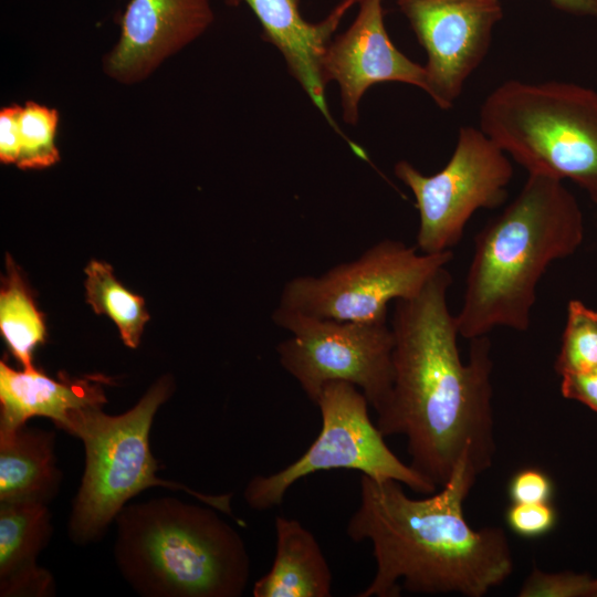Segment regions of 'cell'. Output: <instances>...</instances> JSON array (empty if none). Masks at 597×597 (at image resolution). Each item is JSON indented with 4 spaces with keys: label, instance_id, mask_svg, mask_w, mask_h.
<instances>
[{
    "label": "cell",
    "instance_id": "obj_29",
    "mask_svg": "<svg viewBox=\"0 0 597 597\" xmlns=\"http://www.w3.org/2000/svg\"><path fill=\"white\" fill-rule=\"evenodd\" d=\"M591 597H597V577H595L594 590Z\"/></svg>",
    "mask_w": 597,
    "mask_h": 597
},
{
    "label": "cell",
    "instance_id": "obj_3",
    "mask_svg": "<svg viewBox=\"0 0 597 597\" xmlns=\"http://www.w3.org/2000/svg\"><path fill=\"white\" fill-rule=\"evenodd\" d=\"M584 216L562 180L528 174L515 199L474 237L461 310L460 336L500 326L527 331L537 285L556 260L584 240Z\"/></svg>",
    "mask_w": 597,
    "mask_h": 597
},
{
    "label": "cell",
    "instance_id": "obj_1",
    "mask_svg": "<svg viewBox=\"0 0 597 597\" xmlns=\"http://www.w3.org/2000/svg\"><path fill=\"white\" fill-rule=\"evenodd\" d=\"M451 283L444 266L418 295L395 301L392 388L376 423L385 437L405 436L409 464L440 488L461 460L481 474L496 451L491 342L488 335L470 339L469 362H462L457 317L447 304Z\"/></svg>",
    "mask_w": 597,
    "mask_h": 597
},
{
    "label": "cell",
    "instance_id": "obj_17",
    "mask_svg": "<svg viewBox=\"0 0 597 597\" xmlns=\"http://www.w3.org/2000/svg\"><path fill=\"white\" fill-rule=\"evenodd\" d=\"M272 567L253 586L254 597H329L333 575L315 536L301 522L275 517Z\"/></svg>",
    "mask_w": 597,
    "mask_h": 597
},
{
    "label": "cell",
    "instance_id": "obj_19",
    "mask_svg": "<svg viewBox=\"0 0 597 597\" xmlns=\"http://www.w3.org/2000/svg\"><path fill=\"white\" fill-rule=\"evenodd\" d=\"M7 272L0 292V331L15 359L31 368L33 350L45 339L44 318L10 255Z\"/></svg>",
    "mask_w": 597,
    "mask_h": 597
},
{
    "label": "cell",
    "instance_id": "obj_15",
    "mask_svg": "<svg viewBox=\"0 0 597 597\" xmlns=\"http://www.w3.org/2000/svg\"><path fill=\"white\" fill-rule=\"evenodd\" d=\"M103 376L55 380L35 367L15 370L0 362V433L45 417L63 429L72 410L106 402Z\"/></svg>",
    "mask_w": 597,
    "mask_h": 597
},
{
    "label": "cell",
    "instance_id": "obj_22",
    "mask_svg": "<svg viewBox=\"0 0 597 597\" xmlns=\"http://www.w3.org/2000/svg\"><path fill=\"white\" fill-rule=\"evenodd\" d=\"M595 367H597V311L589 308L579 300H570L554 369L562 376Z\"/></svg>",
    "mask_w": 597,
    "mask_h": 597
},
{
    "label": "cell",
    "instance_id": "obj_26",
    "mask_svg": "<svg viewBox=\"0 0 597 597\" xmlns=\"http://www.w3.org/2000/svg\"><path fill=\"white\" fill-rule=\"evenodd\" d=\"M21 105L11 104L0 109V161L17 165L20 155Z\"/></svg>",
    "mask_w": 597,
    "mask_h": 597
},
{
    "label": "cell",
    "instance_id": "obj_10",
    "mask_svg": "<svg viewBox=\"0 0 597 597\" xmlns=\"http://www.w3.org/2000/svg\"><path fill=\"white\" fill-rule=\"evenodd\" d=\"M394 171L412 192L419 212L416 247L422 253L451 250L479 209L501 206L513 177L509 156L480 127L459 129L451 158L427 176L407 160Z\"/></svg>",
    "mask_w": 597,
    "mask_h": 597
},
{
    "label": "cell",
    "instance_id": "obj_16",
    "mask_svg": "<svg viewBox=\"0 0 597 597\" xmlns=\"http://www.w3.org/2000/svg\"><path fill=\"white\" fill-rule=\"evenodd\" d=\"M52 534L46 503L0 502V596L49 597L55 593L49 570L36 557Z\"/></svg>",
    "mask_w": 597,
    "mask_h": 597
},
{
    "label": "cell",
    "instance_id": "obj_25",
    "mask_svg": "<svg viewBox=\"0 0 597 597\" xmlns=\"http://www.w3.org/2000/svg\"><path fill=\"white\" fill-rule=\"evenodd\" d=\"M553 492L552 479L538 468L519 470L509 483V495L513 503L552 502Z\"/></svg>",
    "mask_w": 597,
    "mask_h": 597
},
{
    "label": "cell",
    "instance_id": "obj_4",
    "mask_svg": "<svg viewBox=\"0 0 597 597\" xmlns=\"http://www.w3.org/2000/svg\"><path fill=\"white\" fill-rule=\"evenodd\" d=\"M216 511L169 496L125 505L114 546L123 577L147 597L241 596L249 554Z\"/></svg>",
    "mask_w": 597,
    "mask_h": 597
},
{
    "label": "cell",
    "instance_id": "obj_23",
    "mask_svg": "<svg viewBox=\"0 0 597 597\" xmlns=\"http://www.w3.org/2000/svg\"><path fill=\"white\" fill-rule=\"evenodd\" d=\"M595 577L588 573L544 572L533 567L524 580L520 597H591Z\"/></svg>",
    "mask_w": 597,
    "mask_h": 597
},
{
    "label": "cell",
    "instance_id": "obj_2",
    "mask_svg": "<svg viewBox=\"0 0 597 597\" xmlns=\"http://www.w3.org/2000/svg\"><path fill=\"white\" fill-rule=\"evenodd\" d=\"M479 472L463 459L438 493L408 496L395 480L360 475L359 503L346 534L368 541L376 572L358 597L460 594L482 597L513 573L514 561L503 528H472L463 502Z\"/></svg>",
    "mask_w": 597,
    "mask_h": 597
},
{
    "label": "cell",
    "instance_id": "obj_11",
    "mask_svg": "<svg viewBox=\"0 0 597 597\" xmlns=\"http://www.w3.org/2000/svg\"><path fill=\"white\" fill-rule=\"evenodd\" d=\"M427 53V94L442 109L453 106L469 76L485 57L499 0H398Z\"/></svg>",
    "mask_w": 597,
    "mask_h": 597
},
{
    "label": "cell",
    "instance_id": "obj_20",
    "mask_svg": "<svg viewBox=\"0 0 597 597\" xmlns=\"http://www.w3.org/2000/svg\"><path fill=\"white\" fill-rule=\"evenodd\" d=\"M85 274L87 303L96 314L107 315L116 324L126 346L136 348L149 320L144 298L124 287L105 262L91 261Z\"/></svg>",
    "mask_w": 597,
    "mask_h": 597
},
{
    "label": "cell",
    "instance_id": "obj_21",
    "mask_svg": "<svg viewBox=\"0 0 597 597\" xmlns=\"http://www.w3.org/2000/svg\"><path fill=\"white\" fill-rule=\"evenodd\" d=\"M59 111L46 105L28 101L20 111V155L17 167L43 169L59 163L56 145Z\"/></svg>",
    "mask_w": 597,
    "mask_h": 597
},
{
    "label": "cell",
    "instance_id": "obj_18",
    "mask_svg": "<svg viewBox=\"0 0 597 597\" xmlns=\"http://www.w3.org/2000/svg\"><path fill=\"white\" fill-rule=\"evenodd\" d=\"M55 433L23 426L0 433V502L49 503L61 483L54 457Z\"/></svg>",
    "mask_w": 597,
    "mask_h": 597
},
{
    "label": "cell",
    "instance_id": "obj_14",
    "mask_svg": "<svg viewBox=\"0 0 597 597\" xmlns=\"http://www.w3.org/2000/svg\"><path fill=\"white\" fill-rule=\"evenodd\" d=\"M229 6L244 2L258 18L263 39L273 44L282 54L290 74L298 82L312 103L326 122L346 139L359 155L360 147L353 144L339 129L331 115L325 97L322 76V61L332 35L346 12L358 0H343L335 9L317 23H311L302 17L298 0H224Z\"/></svg>",
    "mask_w": 597,
    "mask_h": 597
},
{
    "label": "cell",
    "instance_id": "obj_7",
    "mask_svg": "<svg viewBox=\"0 0 597 597\" xmlns=\"http://www.w3.org/2000/svg\"><path fill=\"white\" fill-rule=\"evenodd\" d=\"M315 404L322 418L318 436L291 464L248 482L243 498L251 509L265 511L281 505L298 480L336 469L355 470L377 481L395 480L423 495L437 491L432 481L389 449L385 436L369 417L367 398L355 385L327 383Z\"/></svg>",
    "mask_w": 597,
    "mask_h": 597
},
{
    "label": "cell",
    "instance_id": "obj_12",
    "mask_svg": "<svg viewBox=\"0 0 597 597\" xmlns=\"http://www.w3.org/2000/svg\"><path fill=\"white\" fill-rule=\"evenodd\" d=\"M213 20L210 0H128L118 20V39L103 57V72L122 85L138 84L201 36Z\"/></svg>",
    "mask_w": 597,
    "mask_h": 597
},
{
    "label": "cell",
    "instance_id": "obj_6",
    "mask_svg": "<svg viewBox=\"0 0 597 597\" xmlns=\"http://www.w3.org/2000/svg\"><path fill=\"white\" fill-rule=\"evenodd\" d=\"M480 128L528 174L569 179L597 202V91L505 81L483 101Z\"/></svg>",
    "mask_w": 597,
    "mask_h": 597
},
{
    "label": "cell",
    "instance_id": "obj_28",
    "mask_svg": "<svg viewBox=\"0 0 597 597\" xmlns=\"http://www.w3.org/2000/svg\"><path fill=\"white\" fill-rule=\"evenodd\" d=\"M557 9L579 15L597 18V0H549Z\"/></svg>",
    "mask_w": 597,
    "mask_h": 597
},
{
    "label": "cell",
    "instance_id": "obj_9",
    "mask_svg": "<svg viewBox=\"0 0 597 597\" xmlns=\"http://www.w3.org/2000/svg\"><path fill=\"white\" fill-rule=\"evenodd\" d=\"M272 321L291 336L276 345L281 366L314 404L331 381L355 385L376 413L392 388L394 335L387 322H341L280 305Z\"/></svg>",
    "mask_w": 597,
    "mask_h": 597
},
{
    "label": "cell",
    "instance_id": "obj_24",
    "mask_svg": "<svg viewBox=\"0 0 597 597\" xmlns=\"http://www.w3.org/2000/svg\"><path fill=\"white\" fill-rule=\"evenodd\" d=\"M512 532L524 538H537L549 533L557 523V511L552 502L511 503L505 513Z\"/></svg>",
    "mask_w": 597,
    "mask_h": 597
},
{
    "label": "cell",
    "instance_id": "obj_8",
    "mask_svg": "<svg viewBox=\"0 0 597 597\" xmlns=\"http://www.w3.org/2000/svg\"><path fill=\"white\" fill-rule=\"evenodd\" d=\"M417 250L398 240H381L357 259L336 264L321 275L289 280L279 305L341 322H387L391 301L418 295L453 258L451 250Z\"/></svg>",
    "mask_w": 597,
    "mask_h": 597
},
{
    "label": "cell",
    "instance_id": "obj_13",
    "mask_svg": "<svg viewBox=\"0 0 597 597\" xmlns=\"http://www.w3.org/2000/svg\"><path fill=\"white\" fill-rule=\"evenodd\" d=\"M359 10L349 28L328 44L322 61L324 83L339 87L343 119L356 124L366 91L383 82H400L427 92V73L390 40L381 0H358Z\"/></svg>",
    "mask_w": 597,
    "mask_h": 597
},
{
    "label": "cell",
    "instance_id": "obj_5",
    "mask_svg": "<svg viewBox=\"0 0 597 597\" xmlns=\"http://www.w3.org/2000/svg\"><path fill=\"white\" fill-rule=\"evenodd\" d=\"M172 381L158 379L128 411L109 416L102 406L72 410L62 430L81 439L85 450L82 483L73 502L69 535L76 544L100 540L126 502L151 488L184 491L231 517V494H205L185 484L161 480L149 447L158 408L169 398Z\"/></svg>",
    "mask_w": 597,
    "mask_h": 597
},
{
    "label": "cell",
    "instance_id": "obj_27",
    "mask_svg": "<svg viewBox=\"0 0 597 597\" xmlns=\"http://www.w3.org/2000/svg\"><path fill=\"white\" fill-rule=\"evenodd\" d=\"M561 377L563 397L579 401L597 413V367Z\"/></svg>",
    "mask_w": 597,
    "mask_h": 597
}]
</instances>
